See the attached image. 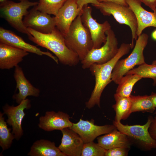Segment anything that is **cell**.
Here are the masks:
<instances>
[{
	"label": "cell",
	"instance_id": "d6986e66",
	"mask_svg": "<svg viewBox=\"0 0 156 156\" xmlns=\"http://www.w3.org/2000/svg\"><path fill=\"white\" fill-rule=\"evenodd\" d=\"M14 76L19 92L14 95L12 98L17 103L20 104L28 96H39V89L33 86L26 78L22 68L18 65L15 67Z\"/></svg>",
	"mask_w": 156,
	"mask_h": 156
},
{
	"label": "cell",
	"instance_id": "30bf717a",
	"mask_svg": "<svg viewBox=\"0 0 156 156\" xmlns=\"http://www.w3.org/2000/svg\"><path fill=\"white\" fill-rule=\"evenodd\" d=\"M94 120H84L80 119L77 123H73L70 129L77 133L84 143L93 141L100 135L108 133L117 128L113 124L98 126L94 124Z\"/></svg>",
	"mask_w": 156,
	"mask_h": 156
},
{
	"label": "cell",
	"instance_id": "ac0fdd59",
	"mask_svg": "<svg viewBox=\"0 0 156 156\" xmlns=\"http://www.w3.org/2000/svg\"><path fill=\"white\" fill-rule=\"evenodd\" d=\"M28 54L25 51L0 42V68L10 69L15 67Z\"/></svg>",
	"mask_w": 156,
	"mask_h": 156
},
{
	"label": "cell",
	"instance_id": "f1b7e54d",
	"mask_svg": "<svg viewBox=\"0 0 156 156\" xmlns=\"http://www.w3.org/2000/svg\"><path fill=\"white\" fill-rule=\"evenodd\" d=\"M129 148L122 147H116L106 150L105 156H126Z\"/></svg>",
	"mask_w": 156,
	"mask_h": 156
},
{
	"label": "cell",
	"instance_id": "6da1fadb",
	"mask_svg": "<svg viewBox=\"0 0 156 156\" xmlns=\"http://www.w3.org/2000/svg\"><path fill=\"white\" fill-rule=\"evenodd\" d=\"M31 35L29 39L38 45L53 53L62 64L69 66L77 65L80 61L78 55L66 45L64 36L56 27L50 33L44 34L27 28Z\"/></svg>",
	"mask_w": 156,
	"mask_h": 156
},
{
	"label": "cell",
	"instance_id": "4dcf8cb0",
	"mask_svg": "<svg viewBox=\"0 0 156 156\" xmlns=\"http://www.w3.org/2000/svg\"><path fill=\"white\" fill-rule=\"evenodd\" d=\"M148 131L151 137L156 141V116L153 118Z\"/></svg>",
	"mask_w": 156,
	"mask_h": 156
},
{
	"label": "cell",
	"instance_id": "4316f807",
	"mask_svg": "<svg viewBox=\"0 0 156 156\" xmlns=\"http://www.w3.org/2000/svg\"><path fill=\"white\" fill-rule=\"evenodd\" d=\"M129 74H136L142 78L152 79L153 81V85L156 86V65L145 63L130 70L126 75Z\"/></svg>",
	"mask_w": 156,
	"mask_h": 156
},
{
	"label": "cell",
	"instance_id": "836d02e7",
	"mask_svg": "<svg viewBox=\"0 0 156 156\" xmlns=\"http://www.w3.org/2000/svg\"><path fill=\"white\" fill-rule=\"evenodd\" d=\"M149 97L154 107L156 109V93L152 92Z\"/></svg>",
	"mask_w": 156,
	"mask_h": 156
},
{
	"label": "cell",
	"instance_id": "277c9868",
	"mask_svg": "<svg viewBox=\"0 0 156 156\" xmlns=\"http://www.w3.org/2000/svg\"><path fill=\"white\" fill-rule=\"evenodd\" d=\"M148 37L145 33L138 36L130 55L125 59L119 60L116 63L112 73V81L118 84L122 78L135 66L145 63L143 52L148 44Z\"/></svg>",
	"mask_w": 156,
	"mask_h": 156
},
{
	"label": "cell",
	"instance_id": "52a82bcc",
	"mask_svg": "<svg viewBox=\"0 0 156 156\" xmlns=\"http://www.w3.org/2000/svg\"><path fill=\"white\" fill-rule=\"evenodd\" d=\"M99 9L104 16L112 15L119 23L129 26L131 30V48L134 47V42L138 36L137 34L138 23L135 14L128 5H125L112 2H101L93 5Z\"/></svg>",
	"mask_w": 156,
	"mask_h": 156
},
{
	"label": "cell",
	"instance_id": "8fae6325",
	"mask_svg": "<svg viewBox=\"0 0 156 156\" xmlns=\"http://www.w3.org/2000/svg\"><path fill=\"white\" fill-rule=\"evenodd\" d=\"M25 26L44 34L51 33L56 27L54 17L38 10L35 6L23 20Z\"/></svg>",
	"mask_w": 156,
	"mask_h": 156
},
{
	"label": "cell",
	"instance_id": "5b68a950",
	"mask_svg": "<svg viewBox=\"0 0 156 156\" xmlns=\"http://www.w3.org/2000/svg\"><path fill=\"white\" fill-rule=\"evenodd\" d=\"M38 3L28 0L16 3L7 0L0 3L1 16L18 31L30 36L31 35L25 26L23 18L28 13V9L31 7L37 5Z\"/></svg>",
	"mask_w": 156,
	"mask_h": 156
},
{
	"label": "cell",
	"instance_id": "5bb4252c",
	"mask_svg": "<svg viewBox=\"0 0 156 156\" xmlns=\"http://www.w3.org/2000/svg\"><path fill=\"white\" fill-rule=\"evenodd\" d=\"M0 42L39 55H47L58 64V60L56 57L53 56L49 52L42 51L36 46L26 42L22 38L13 32L2 27H0Z\"/></svg>",
	"mask_w": 156,
	"mask_h": 156
},
{
	"label": "cell",
	"instance_id": "603a6c76",
	"mask_svg": "<svg viewBox=\"0 0 156 156\" xmlns=\"http://www.w3.org/2000/svg\"><path fill=\"white\" fill-rule=\"evenodd\" d=\"M142 78L136 74H127L123 76L118 84L116 94L120 96L129 97L135 84Z\"/></svg>",
	"mask_w": 156,
	"mask_h": 156
},
{
	"label": "cell",
	"instance_id": "74e56055",
	"mask_svg": "<svg viewBox=\"0 0 156 156\" xmlns=\"http://www.w3.org/2000/svg\"><path fill=\"white\" fill-rule=\"evenodd\" d=\"M153 114H156V111L154 112V113Z\"/></svg>",
	"mask_w": 156,
	"mask_h": 156
},
{
	"label": "cell",
	"instance_id": "d4e9b609",
	"mask_svg": "<svg viewBox=\"0 0 156 156\" xmlns=\"http://www.w3.org/2000/svg\"><path fill=\"white\" fill-rule=\"evenodd\" d=\"M3 113H0V146L4 151L11 146L13 140L15 138L14 134L10 132L11 129L8 127L7 122L5 121Z\"/></svg>",
	"mask_w": 156,
	"mask_h": 156
},
{
	"label": "cell",
	"instance_id": "83f0119b",
	"mask_svg": "<svg viewBox=\"0 0 156 156\" xmlns=\"http://www.w3.org/2000/svg\"><path fill=\"white\" fill-rule=\"evenodd\" d=\"M106 150L93 141L84 143L81 156H104Z\"/></svg>",
	"mask_w": 156,
	"mask_h": 156
},
{
	"label": "cell",
	"instance_id": "484cf974",
	"mask_svg": "<svg viewBox=\"0 0 156 156\" xmlns=\"http://www.w3.org/2000/svg\"><path fill=\"white\" fill-rule=\"evenodd\" d=\"M67 0H39L35 6L38 10L49 14L55 16Z\"/></svg>",
	"mask_w": 156,
	"mask_h": 156
},
{
	"label": "cell",
	"instance_id": "8992f818",
	"mask_svg": "<svg viewBox=\"0 0 156 156\" xmlns=\"http://www.w3.org/2000/svg\"><path fill=\"white\" fill-rule=\"evenodd\" d=\"M153 117L149 116L146 123L143 125H124L120 122H113L117 129L127 135L132 144L141 150L151 151L156 148V141L151 136L148 129Z\"/></svg>",
	"mask_w": 156,
	"mask_h": 156
},
{
	"label": "cell",
	"instance_id": "2e32d148",
	"mask_svg": "<svg viewBox=\"0 0 156 156\" xmlns=\"http://www.w3.org/2000/svg\"><path fill=\"white\" fill-rule=\"evenodd\" d=\"M61 142L58 148L66 156H80L84 143L80 136L69 128L61 131Z\"/></svg>",
	"mask_w": 156,
	"mask_h": 156
},
{
	"label": "cell",
	"instance_id": "1f68e13d",
	"mask_svg": "<svg viewBox=\"0 0 156 156\" xmlns=\"http://www.w3.org/2000/svg\"><path fill=\"white\" fill-rule=\"evenodd\" d=\"M153 11L156 10V0H140Z\"/></svg>",
	"mask_w": 156,
	"mask_h": 156
},
{
	"label": "cell",
	"instance_id": "ffe728a7",
	"mask_svg": "<svg viewBox=\"0 0 156 156\" xmlns=\"http://www.w3.org/2000/svg\"><path fill=\"white\" fill-rule=\"evenodd\" d=\"M98 144L105 150L122 147L130 148L132 144L127 135L117 128L97 138Z\"/></svg>",
	"mask_w": 156,
	"mask_h": 156
},
{
	"label": "cell",
	"instance_id": "9a60e30c",
	"mask_svg": "<svg viewBox=\"0 0 156 156\" xmlns=\"http://www.w3.org/2000/svg\"><path fill=\"white\" fill-rule=\"evenodd\" d=\"M70 117L67 114L61 111H47L44 116L39 118V127L47 131L60 130L70 127L73 123L70 120Z\"/></svg>",
	"mask_w": 156,
	"mask_h": 156
},
{
	"label": "cell",
	"instance_id": "f35d334b",
	"mask_svg": "<svg viewBox=\"0 0 156 156\" xmlns=\"http://www.w3.org/2000/svg\"><path fill=\"white\" fill-rule=\"evenodd\" d=\"M19 0L20 1H24L25 0Z\"/></svg>",
	"mask_w": 156,
	"mask_h": 156
},
{
	"label": "cell",
	"instance_id": "7402d4cb",
	"mask_svg": "<svg viewBox=\"0 0 156 156\" xmlns=\"http://www.w3.org/2000/svg\"><path fill=\"white\" fill-rule=\"evenodd\" d=\"M114 98L116 103L112 106L116 113L114 121L119 122L127 119L132 113L130 97L122 96L115 93Z\"/></svg>",
	"mask_w": 156,
	"mask_h": 156
},
{
	"label": "cell",
	"instance_id": "9c48e42d",
	"mask_svg": "<svg viewBox=\"0 0 156 156\" xmlns=\"http://www.w3.org/2000/svg\"><path fill=\"white\" fill-rule=\"evenodd\" d=\"M92 9L88 5H84L81 12V16L82 23L89 30L93 44V49H97L101 47L106 42V31L111 28L110 24L107 21L102 23L97 22L92 15Z\"/></svg>",
	"mask_w": 156,
	"mask_h": 156
},
{
	"label": "cell",
	"instance_id": "8d00e7d4",
	"mask_svg": "<svg viewBox=\"0 0 156 156\" xmlns=\"http://www.w3.org/2000/svg\"><path fill=\"white\" fill-rule=\"evenodd\" d=\"M7 0H0V3L3 2Z\"/></svg>",
	"mask_w": 156,
	"mask_h": 156
},
{
	"label": "cell",
	"instance_id": "7a4b0ae2",
	"mask_svg": "<svg viewBox=\"0 0 156 156\" xmlns=\"http://www.w3.org/2000/svg\"><path fill=\"white\" fill-rule=\"evenodd\" d=\"M131 49V43H122L115 57L108 62L102 64H94L89 68L91 74L94 76L95 84L91 96L86 103L89 109L96 105L100 107V98L105 87L112 81L113 69L117 62L124 55L128 54Z\"/></svg>",
	"mask_w": 156,
	"mask_h": 156
},
{
	"label": "cell",
	"instance_id": "d6a6232c",
	"mask_svg": "<svg viewBox=\"0 0 156 156\" xmlns=\"http://www.w3.org/2000/svg\"><path fill=\"white\" fill-rule=\"evenodd\" d=\"M99 2H112L125 5H128L126 2L125 0H97Z\"/></svg>",
	"mask_w": 156,
	"mask_h": 156
},
{
	"label": "cell",
	"instance_id": "44dd1931",
	"mask_svg": "<svg viewBox=\"0 0 156 156\" xmlns=\"http://www.w3.org/2000/svg\"><path fill=\"white\" fill-rule=\"evenodd\" d=\"M28 155L30 156H66L57 147L55 143L41 139L35 141Z\"/></svg>",
	"mask_w": 156,
	"mask_h": 156
},
{
	"label": "cell",
	"instance_id": "d590c367",
	"mask_svg": "<svg viewBox=\"0 0 156 156\" xmlns=\"http://www.w3.org/2000/svg\"><path fill=\"white\" fill-rule=\"evenodd\" d=\"M152 64L156 65V60H154L152 62Z\"/></svg>",
	"mask_w": 156,
	"mask_h": 156
},
{
	"label": "cell",
	"instance_id": "ba28073f",
	"mask_svg": "<svg viewBox=\"0 0 156 156\" xmlns=\"http://www.w3.org/2000/svg\"><path fill=\"white\" fill-rule=\"evenodd\" d=\"M105 34L107 40L103 45L99 48L92 49L81 61L83 69L89 68L94 64L105 63L112 59L117 54L119 47L114 32L111 28L107 31Z\"/></svg>",
	"mask_w": 156,
	"mask_h": 156
},
{
	"label": "cell",
	"instance_id": "cb8c5ba5",
	"mask_svg": "<svg viewBox=\"0 0 156 156\" xmlns=\"http://www.w3.org/2000/svg\"><path fill=\"white\" fill-rule=\"evenodd\" d=\"M131 111L148 112L153 113L155 109L149 96L145 95L133 96L131 95Z\"/></svg>",
	"mask_w": 156,
	"mask_h": 156
},
{
	"label": "cell",
	"instance_id": "e0dca14e",
	"mask_svg": "<svg viewBox=\"0 0 156 156\" xmlns=\"http://www.w3.org/2000/svg\"><path fill=\"white\" fill-rule=\"evenodd\" d=\"M126 3L135 14L138 23L137 34L138 36L146 28L156 27V10L153 12L145 10L140 0H125Z\"/></svg>",
	"mask_w": 156,
	"mask_h": 156
},
{
	"label": "cell",
	"instance_id": "3957f363",
	"mask_svg": "<svg viewBox=\"0 0 156 156\" xmlns=\"http://www.w3.org/2000/svg\"><path fill=\"white\" fill-rule=\"evenodd\" d=\"M64 38L67 47L78 55L81 61L93 48L90 32L83 25L81 15L73 21Z\"/></svg>",
	"mask_w": 156,
	"mask_h": 156
},
{
	"label": "cell",
	"instance_id": "7c38bea8",
	"mask_svg": "<svg viewBox=\"0 0 156 156\" xmlns=\"http://www.w3.org/2000/svg\"><path fill=\"white\" fill-rule=\"evenodd\" d=\"M31 106L30 101L26 99L17 106L6 104L3 107V113L6 114L8 118L7 122L12 127V133L17 140L19 139L23 134L22 123L25 115L24 110L30 108Z\"/></svg>",
	"mask_w": 156,
	"mask_h": 156
},
{
	"label": "cell",
	"instance_id": "e575fe53",
	"mask_svg": "<svg viewBox=\"0 0 156 156\" xmlns=\"http://www.w3.org/2000/svg\"><path fill=\"white\" fill-rule=\"evenodd\" d=\"M151 36L153 39L156 40V29L153 31L152 32Z\"/></svg>",
	"mask_w": 156,
	"mask_h": 156
},
{
	"label": "cell",
	"instance_id": "f546056e",
	"mask_svg": "<svg viewBox=\"0 0 156 156\" xmlns=\"http://www.w3.org/2000/svg\"><path fill=\"white\" fill-rule=\"evenodd\" d=\"M77 4L79 11L81 12L83 6L89 3L93 5H98L100 3L97 0H77Z\"/></svg>",
	"mask_w": 156,
	"mask_h": 156
},
{
	"label": "cell",
	"instance_id": "4fadbf2b",
	"mask_svg": "<svg viewBox=\"0 0 156 156\" xmlns=\"http://www.w3.org/2000/svg\"><path fill=\"white\" fill-rule=\"evenodd\" d=\"M77 0H67L54 17L56 27L64 36L68 33L72 23L81 15Z\"/></svg>",
	"mask_w": 156,
	"mask_h": 156
}]
</instances>
